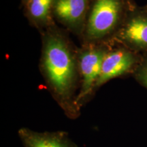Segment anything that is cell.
Here are the masks:
<instances>
[{"label": "cell", "instance_id": "cell-1", "mask_svg": "<svg viewBox=\"0 0 147 147\" xmlns=\"http://www.w3.org/2000/svg\"><path fill=\"white\" fill-rule=\"evenodd\" d=\"M40 35L39 68L46 87L64 115L75 120L81 113L76 106L80 89L78 47L71 41L68 32L57 24Z\"/></svg>", "mask_w": 147, "mask_h": 147}, {"label": "cell", "instance_id": "cell-2", "mask_svg": "<svg viewBox=\"0 0 147 147\" xmlns=\"http://www.w3.org/2000/svg\"><path fill=\"white\" fill-rule=\"evenodd\" d=\"M131 0H91L81 45H113L116 35L136 8Z\"/></svg>", "mask_w": 147, "mask_h": 147}, {"label": "cell", "instance_id": "cell-3", "mask_svg": "<svg viewBox=\"0 0 147 147\" xmlns=\"http://www.w3.org/2000/svg\"><path fill=\"white\" fill-rule=\"evenodd\" d=\"M113 46L106 44L81 45L78 51L80 89L76 106L81 110L95 96V87L100 76L103 60Z\"/></svg>", "mask_w": 147, "mask_h": 147}, {"label": "cell", "instance_id": "cell-4", "mask_svg": "<svg viewBox=\"0 0 147 147\" xmlns=\"http://www.w3.org/2000/svg\"><path fill=\"white\" fill-rule=\"evenodd\" d=\"M143 59L136 53L120 45H114L103 60L100 76L95 87V93L110 80L135 72Z\"/></svg>", "mask_w": 147, "mask_h": 147}, {"label": "cell", "instance_id": "cell-5", "mask_svg": "<svg viewBox=\"0 0 147 147\" xmlns=\"http://www.w3.org/2000/svg\"><path fill=\"white\" fill-rule=\"evenodd\" d=\"M113 45H120L134 52L147 51V8L136 7L130 12L119 32Z\"/></svg>", "mask_w": 147, "mask_h": 147}, {"label": "cell", "instance_id": "cell-6", "mask_svg": "<svg viewBox=\"0 0 147 147\" xmlns=\"http://www.w3.org/2000/svg\"><path fill=\"white\" fill-rule=\"evenodd\" d=\"M91 0H53V16L68 33L81 39Z\"/></svg>", "mask_w": 147, "mask_h": 147}, {"label": "cell", "instance_id": "cell-7", "mask_svg": "<svg viewBox=\"0 0 147 147\" xmlns=\"http://www.w3.org/2000/svg\"><path fill=\"white\" fill-rule=\"evenodd\" d=\"M18 136L24 147H79L65 131H37L24 127Z\"/></svg>", "mask_w": 147, "mask_h": 147}, {"label": "cell", "instance_id": "cell-8", "mask_svg": "<svg viewBox=\"0 0 147 147\" xmlns=\"http://www.w3.org/2000/svg\"><path fill=\"white\" fill-rule=\"evenodd\" d=\"M53 0H29L23 5L29 25L40 33L57 25L52 12Z\"/></svg>", "mask_w": 147, "mask_h": 147}, {"label": "cell", "instance_id": "cell-9", "mask_svg": "<svg viewBox=\"0 0 147 147\" xmlns=\"http://www.w3.org/2000/svg\"><path fill=\"white\" fill-rule=\"evenodd\" d=\"M134 76L137 82L147 89V57L143 59L134 73Z\"/></svg>", "mask_w": 147, "mask_h": 147}, {"label": "cell", "instance_id": "cell-10", "mask_svg": "<svg viewBox=\"0 0 147 147\" xmlns=\"http://www.w3.org/2000/svg\"><path fill=\"white\" fill-rule=\"evenodd\" d=\"M29 1V0H21V1H22V4L24 5V4H25V3L27 2V1Z\"/></svg>", "mask_w": 147, "mask_h": 147}, {"label": "cell", "instance_id": "cell-11", "mask_svg": "<svg viewBox=\"0 0 147 147\" xmlns=\"http://www.w3.org/2000/svg\"><path fill=\"white\" fill-rule=\"evenodd\" d=\"M145 7H146V8H147V5H146V6H145Z\"/></svg>", "mask_w": 147, "mask_h": 147}]
</instances>
